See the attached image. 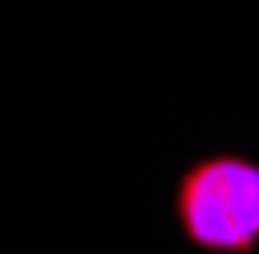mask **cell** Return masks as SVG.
I'll list each match as a JSON object with an SVG mask.
<instances>
[{"label":"cell","instance_id":"cell-1","mask_svg":"<svg viewBox=\"0 0 259 254\" xmlns=\"http://www.w3.org/2000/svg\"><path fill=\"white\" fill-rule=\"evenodd\" d=\"M176 222L199 249L250 254L259 245V162L236 153L199 157L176 185Z\"/></svg>","mask_w":259,"mask_h":254}]
</instances>
